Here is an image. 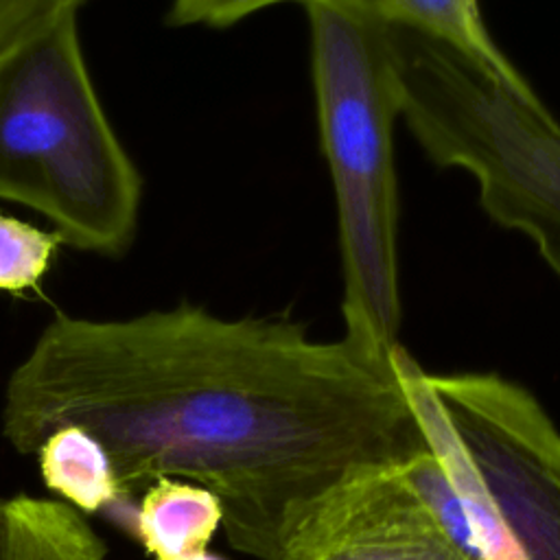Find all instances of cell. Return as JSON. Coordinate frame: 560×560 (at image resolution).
I'll use <instances>...</instances> for the list:
<instances>
[{"instance_id": "6da1fadb", "label": "cell", "mask_w": 560, "mask_h": 560, "mask_svg": "<svg viewBox=\"0 0 560 560\" xmlns=\"http://www.w3.org/2000/svg\"><path fill=\"white\" fill-rule=\"evenodd\" d=\"M402 354L186 302L122 319L57 313L7 381L0 431L31 455L55 429L81 427L120 499L160 477L197 483L219 499L236 551L280 560L328 488L429 448Z\"/></svg>"}, {"instance_id": "7a4b0ae2", "label": "cell", "mask_w": 560, "mask_h": 560, "mask_svg": "<svg viewBox=\"0 0 560 560\" xmlns=\"http://www.w3.org/2000/svg\"><path fill=\"white\" fill-rule=\"evenodd\" d=\"M322 151L330 168L343 339L376 359L400 348L394 120L400 83L392 24L365 0H302Z\"/></svg>"}, {"instance_id": "3957f363", "label": "cell", "mask_w": 560, "mask_h": 560, "mask_svg": "<svg viewBox=\"0 0 560 560\" xmlns=\"http://www.w3.org/2000/svg\"><path fill=\"white\" fill-rule=\"evenodd\" d=\"M0 199L81 252L120 256L136 236L142 177L98 101L77 15L0 57Z\"/></svg>"}, {"instance_id": "277c9868", "label": "cell", "mask_w": 560, "mask_h": 560, "mask_svg": "<svg viewBox=\"0 0 560 560\" xmlns=\"http://www.w3.org/2000/svg\"><path fill=\"white\" fill-rule=\"evenodd\" d=\"M400 370L459 494L490 510L525 560H560V431L534 394L492 372L427 374L407 350Z\"/></svg>"}, {"instance_id": "5b68a950", "label": "cell", "mask_w": 560, "mask_h": 560, "mask_svg": "<svg viewBox=\"0 0 560 560\" xmlns=\"http://www.w3.org/2000/svg\"><path fill=\"white\" fill-rule=\"evenodd\" d=\"M416 140L435 164L472 175L492 221L529 236L560 278V125L540 98L464 66L422 103Z\"/></svg>"}, {"instance_id": "8992f818", "label": "cell", "mask_w": 560, "mask_h": 560, "mask_svg": "<svg viewBox=\"0 0 560 560\" xmlns=\"http://www.w3.org/2000/svg\"><path fill=\"white\" fill-rule=\"evenodd\" d=\"M400 464L365 466L328 488L295 521L280 560H472L440 529Z\"/></svg>"}, {"instance_id": "52a82bcc", "label": "cell", "mask_w": 560, "mask_h": 560, "mask_svg": "<svg viewBox=\"0 0 560 560\" xmlns=\"http://www.w3.org/2000/svg\"><path fill=\"white\" fill-rule=\"evenodd\" d=\"M129 523L153 560H192L208 551V542L223 523V510L210 490L160 477L142 490Z\"/></svg>"}, {"instance_id": "ba28073f", "label": "cell", "mask_w": 560, "mask_h": 560, "mask_svg": "<svg viewBox=\"0 0 560 560\" xmlns=\"http://www.w3.org/2000/svg\"><path fill=\"white\" fill-rule=\"evenodd\" d=\"M387 22L418 31L477 61L523 96H536L529 81L486 28L479 0H365Z\"/></svg>"}, {"instance_id": "9c48e42d", "label": "cell", "mask_w": 560, "mask_h": 560, "mask_svg": "<svg viewBox=\"0 0 560 560\" xmlns=\"http://www.w3.org/2000/svg\"><path fill=\"white\" fill-rule=\"evenodd\" d=\"M0 503L7 560H105V542L77 508L28 494Z\"/></svg>"}, {"instance_id": "30bf717a", "label": "cell", "mask_w": 560, "mask_h": 560, "mask_svg": "<svg viewBox=\"0 0 560 560\" xmlns=\"http://www.w3.org/2000/svg\"><path fill=\"white\" fill-rule=\"evenodd\" d=\"M35 455L46 488L81 514L120 501L107 453L85 429L74 424L55 429Z\"/></svg>"}, {"instance_id": "8fae6325", "label": "cell", "mask_w": 560, "mask_h": 560, "mask_svg": "<svg viewBox=\"0 0 560 560\" xmlns=\"http://www.w3.org/2000/svg\"><path fill=\"white\" fill-rule=\"evenodd\" d=\"M400 475L424 503L440 529L451 538V542L468 558L483 560L470 510L466 499L455 488L444 459L429 446L427 451L402 462Z\"/></svg>"}, {"instance_id": "7c38bea8", "label": "cell", "mask_w": 560, "mask_h": 560, "mask_svg": "<svg viewBox=\"0 0 560 560\" xmlns=\"http://www.w3.org/2000/svg\"><path fill=\"white\" fill-rule=\"evenodd\" d=\"M61 236L28 221L0 214V293L24 295L39 291Z\"/></svg>"}, {"instance_id": "4fadbf2b", "label": "cell", "mask_w": 560, "mask_h": 560, "mask_svg": "<svg viewBox=\"0 0 560 560\" xmlns=\"http://www.w3.org/2000/svg\"><path fill=\"white\" fill-rule=\"evenodd\" d=\"M88 0H0V57L66 15H77Z\"/></svg>"}, {"instance_id": "5bb4252c", "label": "cell", "mask_w": 560, "mask_h": 560, "mask_svg": "<svg viewBox=\"0 0 560 560\" xmlns=\"http://www.w3.org/2000/svg\"><path fill=\"white\" fill-rule=\"evenodd\" d=\"M280 2L287 0H171L166 22L171 26L225 28Z\"/></svg>"}, {"instance_id": "9a60e30c", "label": "cell", "mask_w": 560, "mask_h": 560, "mask_svg": "<svg viewBox=\"0 0 560 560\" xmlns=\"http://www.w3.org/2000/svg\"><path fill=\"white\" fill-rule=\"evenodd\" d=\"M488 560H525V556L521 553V549H518L516 545H512V547H508V549H503V551L490 556Z\"/></svg>"}, {"instance_id": "2e32d148", "label": "cell", "mask_w": 560, "mask_h": 560, "mask_svg": "<svg viewBox=\"0 0 560 560\" xmlns=\"http://www.w3.org/2000/svg\"><path fill=\"white\" fill-rule=\"evenodd\" d=\"M0 560H7V553H4V518H2V503H0Z\"/></svg>"}, {"instance_id": "e0dca14e", "label": "cell", "mask_w": 560, "mask_h": 560, "mask_svg": "<svg viewBox=\"0 0 560 560\" xmlns=\"http://www.w3.org/2000/svg\"><path fill=\"white\" fill-rule=\"evenodd\" d=\"M192 560H223V558H219V556H214V553H201V556H197V558H192Z\"/></svg>"}]
</instances>
